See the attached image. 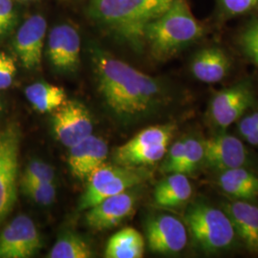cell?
Wrapping results in <instances>:
<instances>
[{"label": "cell", "instance_id": "1", "mask_svg": "<svg viewBox=\"0 0 258 258\" xmlns=\"http://www.w3.org/2000/svg\"><path fill=\"white\" fill-rule=\"evenodd\" d=\"M93 63L99 91L121 121L144 120L168 104L169 94L155 78L100 50L94 51Z\"/></svg>", "mask_w": 258, "mask_h": 258}, {"label": "cell", "instance_id": "2", "mask_svg": "<svg viewBox=\"0 0 258 258\" xmlns=\"http://www.w3.org/2000/svg\"><path fill=\"white\" fill-rule=\"evenodd\" d=\"M175 0H90L89 17L133 45L145 40L148 24Z\"/></svg>", "mask_w": 258, "mask_h": 258}, {"label": "cell", "instance_id": "3", "mask_svg": "<svg viewBox=\"0 0 258 258\" xmlns=\"http://www.w3.org/2000/svg\"><path fill=\"white\" fill-rule=\"evenodd\" d=\"M203 32L186 0H175L163 15L148 24L145 41L152 55L165 60L194 43Z\"/></svg>", "mask_w": 258, "mask_h": 258}, {"label": "cell", "instance_id": "4", "mask_svg": "<svg viewBox=\"0 0 258 258\" xmlns=\"http://www.w3.org/2000/svg\"><path fill=\"white\" fill-rule=\"evenodd\" d=\"M184 220L195 245L207 253H217L232 248L236 232L225 211L205 202L188 207Z\"/></svg>", "mask_w": 258, "mask_h": 258}, {"label": "cell", "instance_id": "5", "mask_svg": "<svg viewBox=\"0 0 258 258\" xmlns=\"http://www.w3.org/2000/svg\"><path fill=\"white\" fill-rule=\"evenodd\" d=\"M149 176L144 167L102 164L88 177L78 209L87 211L105 198L144 184Z\"/></svg>", "mask_w": 258, "mask_h": 258}, {"label": "cell", "instance_id": "6", "mask_svg": "<svg viewBox=\"0 0 258 258\" xmlns=\"http://www.w3.org/2000/svg\"><path fill=\"white\" fill-rule=\"evenodd\" d=\"M172 123L148 126L116 148L114 161L120 166L144 167L164 159L175 134Z\"/></svg>", "mask_w": 258, "mask_h": 258}, {"label": "cell", "instance_id": "7", "mask_svg": "<svg viewBox=\"0 0 258 258\" xmlns=\"http://www.w3.org/2000/svg\"><path fill=\"white\" fill-rule=\"evenodd\" d=\"M20 143L18 123L9 122L0 127V225L17 203Z\"/></svg>", "mask_w": 258, "mask_h": 258}, {"label": "cell", "instance_id": "8", "mask_svg": "<svg viewBox=\"0 0 258 258\" xmlns=\"http://www.w3.org/2000/svg\"><path fill=\"white\" fill-rule=\"evenodd\" d=\"M42 248V238L35 222L19 214L0 232V258H29Z\"/></svg>", "mask_w": 258, "mask_h": 258}, {"label": "cell", "instance_id": "9", "mask_svg": "<svg viewBox=\"0 0 258 258\" xmlns=\"http://www.w3.org/2000/svg\"><path fill=\"white\" fill-rule=\"evenodd\" d=\"M56 140L70 148L92 135L93 121L88 108L79 101H66L55 111L52 119Z\"/></svg>", "mask_w": 258, "mask_h": 258}, {"label": "cell", "instance_id": "10", "mask_svg": "<svg viewBox=\"0 0 258 258\" xmlns=\"http://www.w3.org/2000/svg\"><path fill=\"white\" fill-rule=\"evenodd\" d=\"M146 237L152 252L176 254L186 246L187 230L175 216L160 213L150 216L146 222Z\"/></svg>", "mask_w": 258, "mask_h": 258}, {"label": "cell", "instance_id": "11", "mask_svg": "<svg viewBox=\"0 0 258 258\" xmlns=\"http://www.w3.org/2000/svg\"><path fill=\"white\" fill-rule=\"evenodd\" d=\"M137 186L103 199L87 210L85 224L95 231L113 229L129 217L140 198Z\"/></svg>", "mask_w": 258, "mask_h": 258}, {"label": "cell", "instance_id": "12", "mask_svg": "<svg viewBox=\"0 0 258 258\" xmlns=\"http://www.w3.org/2000/svg\"><path fill=\"white\" fill-rule=\"evenodd\" d=\"M253 102L254 94L248 83H238L216 93L209 108L213 125L219 129L229 127L239 120Z\"/></svg>", "mask_w": 258, "mask_h": 258}, {"label": "cell", "instance_id": "13", "mask_svg": "<svg viewBox=\"0 0 258 258\" xmlns=\"http://www.w3.org/2000/svg\"><path fill=\"white\" fill-rule=\"evenodd\" d=\"M81 37L78 31L68 24L57 25L48 37L47 55L57 71L73 73L80 64Z\"/></svg>", "mask_w": 258, "mask_h": 258}, {"label": "cell", "instance_id": "14", "mask_svg": "<svg viewBox=\"0 0 258 258\" xmlns=\"http://www.w3.org/2000/svg\"><path fill=\"white\" fill-rule=\"evenodd\" d=\"M204 163L218 171L246 166L248 151L239 139L217 134L203 140Z\"/></svg>", "mask_w": 258, "mask_h": 258}, {"label": "cell", "instance_id": "15", "mask_svg": "<svg viewBox=\"0 0 258 258\" xmlns=\"http://www.w3.org/2000/svg\"><path fill=\"white\" fill-rule=\"evenodd\" d=\"M46 29V20L40 15L30 17L19 28L14 48L24 68L32 70L40 65Z\"/></svg>", "mask_w": 258, "mask_h": 258}, {"label": "cell", "instance_id": "16", "mask_svg": "<svg viewBox=\"0 0 258 258\" xmlns=\"http://www.w3.org/2000/svg\"><path fill=\"white\" fill-rule=\"evenodd\" d=\"M108 156V146L103 139L90 135L69 148L68 166L72 175L79 180L88 177Z\"/></svg>", "mask_w": 258, "mask_h": 258}, {"label": "cell", "instance_id": "17", "mask_svg": "<svg viewBox=\"0 0 258 258\" xmlns=\"http://www.w3.org/2000/svg\"><path fill=\"white\" fill-rule=\"evenodd\" d=\"M236 235L251 252H258V207L245 200L225 205Z\"/></svg>", "mask_w": 258, "mask_h": 258}, {"label": "cell", "instance_id": "18", "mask_svg": "<svg viewBox=\"0 0 258 258\" xmlns=\"http://www.w3.org/2000/svg\"><path fill=\"white\" fill-rule=\"evenodd\" d=\"M190 68L198 81L206 83H219L229 73L231 60L220 48L209 47L196 53Z\"/></svg>", "mask_w": 258, "mask_h": 258}, {"label": "cell", "instance_id": "19", "mask_svg": "<svg viewBox=\"0 0 258 258\" xmlns=\"http://www.w3.org/2000/svg\"><path fill=\"white\" fill-rule=\"evenodd\" d=\"M217 183L225 194L235 200L248 201L258 196V175L245 166L222 171Z\"/></svg>", "mask_w": 258, "mask_h": 258}, {"label": "cell", "instance_id": "20", "mask_svg": "<svg viewBox=\"0 0 258 258\" xmlns=\"http://www.w3.org/2000/svg\"><path fill=\"white\" fill-rule=\"evenodd\" d=\"M192 195V185L183 173H170L157 184L154 202L162 208H177L186 203Z\"/></svg>", "mask_w": 258, "mask_h": 258}, {"label": "cell", "instance_id": "21", "mask_svg": "<svg viewBox=\"0 0 258 258\" xmlns=\"http://www.w3.org/2000/svg\"><path fill=\"white\" fill-rule=\"evenodd\" d=\"M145 252V239L134 228H123L111 236L104 251L106 258H141Z\"/></svg>", "mask_w": 258, "mask_h": 258}, {"label": "cell", "instance_id": "22", "mask_svg": "<svg viewBox=\"0 0 258 258\" xmlns=\"http://www.w3.org/2000/svg\"><path fill=\"white\" fill-rule=\"evenodd\" d=\"M24 93L32 107L39 113L54 112L67 101V95L62 87L44 82L29 85Z\"/></svg>", "mask_w": 258, "mask_h": 258}, {"label": "cell", "instance_id": "23", "mask_svg": "<svg viewBox=\"0 0 258 258\" xmlns=\"http://www.w3.org/2000/svg\"><path fill=\"white\" fill-rule=\"evenodd\" d=\"M94 254L89 242L74 231L62 232L55 241L47 257L90 258Z\"/></svg>", "mask_w": 258, "mask_h": 258}, {"label": "cell", "instance_id": "24", "mask_svg": "<svg viewBox=\"0 0 258 258\" xmlns=\"http://www.w3.org/2000/svg\"><path fill=\"white\" fill-rule=\"evenodd\" d=\"M204 163L203 140L195 137L184 138V150L179 173L192 174Z\"/></svg>", "mask_w": 258, "mask_h": 258}, {"label": "cell", "instance_id": "25", "mask_svg": "<svg viewBox=\"0 0 258 258\" xmlns=\"http://www.w3.org/2000/svg\"><path fill=\"white\" fill-rule=\"evenodd\" d=\"M20 189L23 194L35 203L40 206H50L55 202L56 197V186L54 183H35V182H19Z\"/></svg>", "mask_w": 258, "mask_h": 258}, {"label": "cell", "instance_id": "26", "mask_svg": "<svg viewBox=\"0 0 258 258\" xmlns=\"http://www.w3.org/2000/svg\"><path fill=\"white\" fill-rule=\"evenodd\" d=\"M55 168L41 160H33L25 167L20 181L35 183H54Z\"/></svg>", "mask_w": 258, "mask_h": 258}, {"label": "cell", "instance_id": "27", "mask_svg": "<svg viewBox=\"0 0 258 258\" xmlns=\"http://www.w3.org/2000/svg\"><path fill=\"white\" fill-rule=\"evenodd\" d=\"M184 150V138L176 141L174 144L169 146L164 157V162L161 166V170L166 173H179L181 163L183 160Z\"/></svg>", "mask_w": 258, "mask_h": 258}, {"label": "cell", "instance_id": "28", "mask_svg": "<svg viewBox=\"0 0 258 258\" xmlns=\"http://www.w3.org/2000/svg\"><path fill=\"white\" fill-rule=\"evenodd\" d=\"M241 43L246 55L258 65V22L249 25L244 31L241 37Z\"/></svg>", "mask_w": 258, "mask_h": 258}, {"label": "cell", "instance_id": "29", "mask_svg": "<svg viewBox=\"0 0 258 258\" xmlns=\"http://www.w3.org/2000/svg\"><path fill=\"white\" fill-rule=\"evenodd\" d=\"M17 66L14 59L4 52H0V90L9 88L14 83Z\"/></svg>", "mask_w": 258, "mask_h": 258}, {"label": "cell", "instance_id": "30", "mask_svg": "<svg viewBox=\"0 0 258 258\" xmlns=\"http://www.w3.org/2000/svg\"><path fill=\"white\" fill-rule=\"evenodd\" d=\"M15 20L16 14L12 0H0V38L9 33Z\"/></svg>", "mask_w": 258, "mask_h": 258}, {"label": "cell", "instance_id": "31", "mask_svg": "<svg viewBox=\"0 0 258 258\" xmlns=\"http://www.w3.org/2000/svg\"><path fill=\"white\" fill-rule=\"evenodd\" d=\"M221 3L228 14L237 16L254 9L258 5V0H221Z\"/></svg>", "mask_w": 258, "mask_h": 258}, {"label": "cell", "instance_id": "32", "mask_svg": "<svg viewBox=\"0 0 258 258\" xmlns=\"http://www.w3.org/2000/svg\"><path fill=\"white\" fill-rule=\"evenodd\" d=\"M257 129L258 110L249 113L244 118H240L239 121H238V131H239L240 135L243 138Z\"/></svg>", "mask_w": 258, "mask_h": 258}, {"label": "cell", "instance_id": "33", "mask_svg": "<svg viewBox=\"0 0 258 258\" xmlns=\"http://www.w3.org/2000/svg\"><path fill=\"white\" fill-rule=\"evenodd\" d=\"M244 140L249 145L258 147V129L249 133V135H247L246 137H244Z\"/></svg>", "mask_w": 258, "mask_h": 258}, {"label": "cell", "instance_id": "34", "mask_svg": "<svg viewBox=\"0 0 258 258\" xmlns=\"http://www.w3.org/2000/svg\"><path fill=\"white\" fill-rule=\"evenodd\" d=\"M2 110H3V105H2V102L0 101V113H1Z\"/></svg>", "mask_w": 258, "mask_h": 258}]
</instances>
